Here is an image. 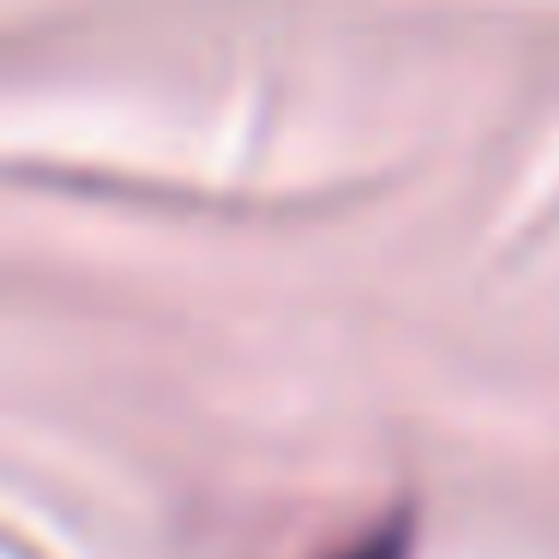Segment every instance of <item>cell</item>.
<instances>
[{"label":"cell","instance_id":"cell-1","mask_svg":"<svg viewBox=\"0 0 559 559\" xmlns=\"http://www.w3.org/2000/svg\"><path fill=\"white\" fill-rule=\"evenodd\" d=\"M367 559H379V554H367Z\"/></svg>","mask_w":559,"mask_h":559}]
</instances>
